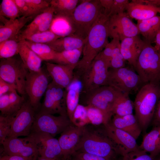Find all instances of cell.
<instances>
[{"label":"cell","instance_id":"obj_38","mask_svg":"<svg viewBox=\"0 0 160 160\" xmlns=\"http://www.w3.org/2000/svg\"><path fill=\"white\" fill-rule=\"evenodd\" d=\"M86 107L90 124L98 126L108 123L103 113L100 109L89 105Z\"/></svg>","mask_w":160,"mask_h":160},{"label":"cell","instance_id":"obj_54","mask_svg":"<svg viewBox=\"0 0 160 160\" xmlns=\"http://www.w3.org/2000/svg\"><path fill=\"white\" fill-rule=\"evenodd\" d=\"M56 160V159H55ZM55 159H49L43 157H42L38 155L37 160H55Z\"/></svg>","mask_w":160,"mask_h":160},{"label":"cell","instance_id":"obj_52","mask_svg":"<svg viewBox=\"0 0 160 160\" xmlns=\"http://www.w3.org/2000/svg\"><path fill=\"white\" fill-rule=\"evenodd\" d=\"M154 42L155 43L154 47L160 53V29L156 36Z\"/></svg>","mask_w":160,"mask_h":160},{"label":"cell","instance_id":"obj_39","mask_svg":"<svg viewBox=\"0 0 160 160\" xmlns=\"http://www.w3.org/2000/svg\"><path fill=\"white\" fill-rule=\"evenodd\" d=\"M71 122L79 127H83L89 124L86 106L78 105L73 114Z\"/></svg>","mask_w":160,"mask_h":160},{"label":"cell","instance_id":"obj_36","mask_svg":"<svg viewBox=\"0 0 160 160\" xmlns=\"http://www.w3.org/2000/svg\"><path fill=\"white\" fill-rule=\"evenodd\" d=\"M20 12L14 0H2L0 5V15L15 20L19 17Z\"/></svg>","mask_w":160,"mask_h":160},{"label":"cell","instance_id":"obj_22","mask_svg":"<svg viewBox=\"0 0 160 160\" xmlns=\"http://www.w3.org/2000/svg\"><path fill=\"white\" fill-rule=\"evenodd\" d=\"M126 13L130 17L137 20L147 19L160 13V7L142 2L140 0H132L127 5Z\"/></svg>","mask_w":160,"mask_h":160},{"label":"cell","instance_id":"obj_21","mask_svg":"<svg viewBox=\"0 0 160 160\" xmlns=\"http://www.w3.org/2000/svg\"><path fill=\"white\" fill-rule=\"evenodd\" d=\"M145 43L138 35L125 38L121 41V52L125 60L134 68Z\"/></svg>","mask_w":160,"mask_h":160},{"label":"cell","instance_id":"obj_51","mask_svg":"<svg viewBox=\"0 0 160 160\" xmlns=\"http://www.w3.org/2000/svg\"><path fill=\"white\" fill-rule=\"evenodd\" d=\"M101 6L104 9V13L108 16L113 0H100Z\"/></svg>","mask_w":160,"mask_h":160},{"label":"cell","instance_id":"obj_25","mask_svg":"<svg viewBox=\"0 0 160 160\" xmlns=\"http://www.w3.org/2000/svg\"><path fill=\"white\" fill-rule=\"evenodd\" d=\"M110 122L113 126L127 132L136 140L142 131L136 117L133 114L122 116L114 115Z\"/></svg>","mask_w":160,"mask_h":160},{"label":"cell","instance_id":"obj_35","mask_svg":"<svg viewBox=\"0 0 160 160\" xmlns=\"http://www.w3.org/2000/svg\"><path fill=\"white\" fill-rule=\"evenodd\" d=\"M19 42L16 39H11L0 43V59L12 57L18 54Z\"/></svg>","mask_w":160,"mask_h":160},{"label":"cell","instance_id":"obj_47","mask_svg":"<svg viewBox=\"0 0 160 160\" xmlns=\"http://www.w3.org/2000/svg\"><path fill=\"white\" fill-rule=\"evenodd\" d=\"M22 16L28 17L37 15L32 10L25 0H14Z\"/></svg>","mask_w":160,"mask_h":160},{"label":"cell","instance_id":"obj_53","mask_svg":"<svg viewBox=\"0 0 160 160\" xmlns=\"http://www.w3.org/2000/svg\"><path fill=\"white\" fill-rule=\"evenodd\" d=\"M144 3L151 4L155 7H160V0H140Z\"/></svg>","mask_w":160,"mask_h":160},{"label":"cell","instance_id":"obj_5","mask_svg":"<svg viewBox=\"0 0 160 160\" xmlns=\"http://www.w3.org/2000/svg\"><path fill=\"white\" fill-rule=\"evenodd\" d=\"M134 69L144 84H160V53L151 43L146 42Z\"/></svg>","mask_w":160,"mask_h":160},{"label":"cell","instance_id":"obj_55","mask_svg":"<svg viewBox=\"0 0 160 160\" xmlns=\"http://www.w3.org/2000/svg\"><path fill=\"white\" fill-rule=\"evenodd\" d=\"M39 155V154L36 155L33 158L32 160H37V158Z\"/></svg>","mask_w":160,"mask_h":160},{"label":"cell","instance_id":"obj_4","mask_svg":"<svg viewBox=\"0 0 160 160\" xmlns=\"http://www.w3.org/2000/svg\"><path fill=\"white\" fill-rule=\"evenodd\" d=\"M160 95V84H144L138 90L134 103L135 116L142 130H146L153 119Z\"/></svg>","mask_w":160,"mask_h":160},{"label":"cell","instance_id":"obj_37","mask_svg":"<svg viewBox=\"0 0 160 160\" xmlns=\"http://www.w3.org/2000/svg\"><path fill=\"white\" fill-rule=\"evenodd\" d=\"M61 37L50 30L35 33L26 37L23 39L36 43L48 44Z\"/></svg>","mask_w":160,"mask_h":160},{"label":"cell","instance_id":"obj_46","mask_svg":"<svg viewBox=\"0 0 160 160\" xmlns=\"http://www.w3.org/2000/svg\"><path fill=\"white\" fill-rule=\"evenodd\" d=\"M69 159L70 160H111L93 154L79 151L75 152Z\"/></svg>","mask_w":160,"mask_h":160},{"label":"cell","instance_id":"obj_41","mask_svg":"<svg viewBox=\"0 0 160 160\" xmlns=\"http://www.w3.org/2000/svg\"><path fill=\"white\" fill-rule=\"evenodd\" d=\"M117 160H158V157H153L140 149L129 152L119 158Z\"/></svg>","mask_w":160,"mask_h":160},{"label":"cell","instance_id":"obj_43","mask_svg":"<svg viewBox=\"0 0 160 160\" xmlns=\"http://www.w3.org/2000/svg\"><path fill=\"white\" fill-rule=\"evenodd\" d=\"M120 44L114 50L110 62V68L118 69L125 67L126 60L121 54Z\"/></svg>","mask_w":160,"mask_h":160},{"label":"cell","instance_id":"obj_50","mask_svg":"<svg viewBox=\"0 0 160 160\" xmlns=\"http://www.w3.org/2000/svg\"><path fill=\"white\" fill-rule=\"evenodd\" d=\"M34 157H25L17 155L3 154L1 156L0 160H32Z\"/></svg>","mask_w":160,"mask_h":160},{"label":"cell","instance_id":"obj_3","mask_svg":"<svg viewBox=\"0 0 160 160\" xmlns=\"http://www.w3.org/2000/svg\"><path fill=\"white\" fill-rule=\"evenodd\" d=\"M104 12L100 0L82 1L66 19L71 28L70 35L85 39L94 23Z\"/></svg>","mask_w":160,"mask_h":160},{"label":"cell","instance_id":"obj_58","mask_svg":"<svg viewBox=\"0 0 160 160\" xmlns=\"http://www.w3.org/2000/svg\"><path fill=\"white\" fill-rule=\"evenodd\" d=\"M68 160H70V159H69Z\"/></svg>","mask_w":160,"mask_h":160},{"label":"cell","instance_id":"obj_9","mask_svg":"<svg viewBox=\"0 0 160 160\" xmlns=\"http://www.w3.org/2000/svg\"><path fill=\"white\" fill-rule=\"evenodd\" d=\"M47 71L42 68L38 71H29L26 76L25 90L29 97L28 100L36 112L39 109L40 100L49 84Z\"/></svg>","mask_w":160,"mask_h":160},{"label":"cell","instance_id":"obj_6","mask_svg":"<svg viewBox=\"0 0 160 160\" xmlns=\"http://www.w3.org/2000/svg\"><path fill=\"white\" fill-rule=\"evenodd\" d=\"M28 71L20 57L15 56L0 59V78L15 84L17 92L21 96H24L26 94L25 83Z\"/></svg>","mask_w":160,"mask_h":160},{"label":"cell","instance_id":"obj_10","mask_svg":"<svg viewBox=\"0 0 160 160\" xmlns=\"http://www.w3.org/2000/svg\"><path fill=\"white\" fill-rule=\"evenodd\" d=\"M52 81L49 83L43 101L37 112L68 116L66 101L67 91Z\"/></svg>","mask_w":160,"mask_h":160},{"label":"cell","instance_id":"obj_30","mask_svg":"<svg viewBox=\"0 0 160 160\" xmlns=\"http://www.w3.org/2000/svg\"><path fill=\"white\" fill-rule=\"evenodd\" d=\"M85 39L72 35L60 38L55 40L47 44L57 52L76 49H82Z\"/></svg>","mask_w":160,"mask_h":160},{"label":"cell","instance_id":"obj_28","mask_svg":"<svg viewBox=\"0 0 160 160\" xmlns=\"http://www.w3.org/2000/svg\"><path fill=\"white\" fill-rule=\"evenodd\" d=\"M160 127H154L150 132L144 136L143 140L139 146L140 149L153 157L160 154Z\"/></svg>","mask_w":160,"mask_h":160},{"label":"cell","instance_id":"obj_57","mask_svg":"<svg viewBox=\"0 0 160 160\" xmlns=\"http://www.w3.org/2000/svg\"><path fill=\"white\" fill-rule=\"evenodd\" d=\"M159 156L158 157V160H160V154L159 155Z\"/></svg>","mask_w":160,"mask_h":160},{"label":"cell","instance_id":"obj_26","mask_svg":"<svg viewBox=\"0 0 160 160\" xmlns=\"http://www.w3.org/2000/svg\"><path fill=\"white\" fill-rule=\"evenodd\" d=\"M19 41L18 54L25 66L30 71H40L43 60L29 48L23 40Z\"/></svg>","mask_w":160,"mask_h":160},{"label":"cell","instance_id":"obj_23","mask_svg":"<svg viewBox=\"0 0 160 160\" xmlns=\"http://www.w3.org/2000/svg\"><path fill=\"white\" fill-rule=\"evenodd\" d=\"M33 16H21L15 20L4 19L0 16L1 21L4 23L0 26V43L6 40L16 39L21 29Z\"/></svg>","mask_w":160,"mask_h":160},{"label":"cell","instance_id":"obj_32","mask_svg":"<svg viewBox=\"0 0 160 160\" xmlns=\"http://www.w3.org/2000/svg\"><path fill=\"white\" fill-rule=\"evenodd\" d=\"M134 103L131 100L129 95L121 93L115 100L112 112L113 115L124 116L133 114Z\"/></svg>","mask_w":160,"mask_h":160},{"label":"cell","instance_id":"obj_14","mask_svg":"<svg viewBox=\"0 0 160 160\" xmlns=\"http://www.w3.org/2000/svg\"><path fill=\"white\" fill-rule=\"evenodd\" d=\"M108 30L109 36L117 38L120 41L125 38L134 37L140 34L137 25L124 12L109 17Z\"/></svg>","mask_w":160,"mask_h":160},{"label":"cell","instance_id":"obj_20","mask_svg":"<svg viewBox=\"0 0 160 160\" xmlns=\"http://www.w3.org/2000/svg\"><path fill=\"white\" fill-rule=\"evenodd\" d=\"M46 70L53 81L57 85L66 89L73 79L74 68L67 65L49 62L45 63Z\"/></svg>","mask_w":160,"mask_h":160},{"label":"cell","instance_id":"obj_11","mask_svg":"<svg viewBox=\"0 0 160 160\" xmlns=\"http://www.w3.org/2000/svg\"><path fill=\"white\" fill-rule=\"evenodd\" d=\"M109 66L104 60L97 56L87 69L82 73L83 88L86 92L107 86Z\"/></svg>","mask_w":160,"mask_h":160},{"label":"cell","instance_id":"obj_44","mask_svg":"<svg viewBox=\"0 0 160 160\" xmlns=\"http://www.w3.org/2000/svg\"><path fill=\"white\" fill-rule=\"evenodd\" d=\"M36 15L41 13L50 6V1L25 0Z\"/></svg>","mask_w":160,"mask_h":160},{"label":"cell","instance_id":"obj_13","mask_svg":"<svg viewBox=\"0 0 160 160\" xmlns=\"http://www.w3.org/2000/svg\"><path fill=\"white\" fill-rule=\"evenodd\" d=\"M36 112L28 99L13 115L10 133L7 137L28 136L30 133Z\"/></svg>","mask_w":160,"mask_h":160},{"label":"cell","instance_id":"obj_34","mask_svg":"<svg viewBox=\"0 0 160 160\" xmlns=\"http://www.w3.org/2000/svg\"><path fill=\"white\" fill-rule=\"evenodd\" d=\"M27 45L42 60H54L57 52L46 44L38 43L23 40Z\"/></svg>","mask_w":160,"mask_h":160},{"label":"cell","instance_id":"obj_27","mask_svg":"<svg viewBox=\"0 0 160 160\" xmlns=\"http://www.w3.org/2000/svg\"><path fill=\"white\" fill-rule=\"evenodd\" d=\"M83 88L81 81L73 78L66 89V105L68 116L71 122L74 111L79 104L80 92Z\"/></svg>","mask_w":160,"mask_h":160},{"label":"cell","instance_id":"obj_18","mask_svg":"<svg viewBox=\"0 0 160 160\" xmlns=\"http://www.w3.org/2000/svg\"><path fill=\"white\" fill-rule=\"evenodd\" d=\"M84 127H79L72 123L60 134L58 140L64 160H68L75 152L83 132Z\"/></svg>","mask_w":160,"mask_h":160},{"label":"cell","instance_id":"obj_42","mask_svg":"<svg viewBox=\"0 0 160 160\" xmlns=\"http://www.w3.org/2000/svg\"><path fill=\"white\" fill-rule=\"evenodd\" d=\"M120 44V40L116 38H113L106 45L103 49L97 55L107 62L109 65L110 62L114 49Z\"/></svg>","mask_w":160,"mask_h":160},{"label":"cell","instance_id":"obj_59","mask_svg":"<svg viewBox=\"0 0 160 160\" xmlns=\"http://www.w3.org/2000/svg\"></svg>","mask_w":160,"mask_h":160},{"label":"cell","instance_id":"obj_24","mask_svg":"<svg viewBox=\"0 0 160 160\" xmlns=\"http://www.w3.org/2000/svg\"><path fill=\"white\" fill-rule=\"evenodd\" d=\"M24 96L20 95L16 90L0 96L1 115L9 116L16 113L26 101Z\"/></svg>","mask_w":160,"mask_h":160},{"label":"cell","instance_id":"obj_17","mask_svg":"<svg viewBox=\"0 0 160 160\" xmlns=\"http://www.w3.org/2000/svg\"><path fill=\"white\" fill-rule=\"evenodd\" d=\"M104 125L108 135L116 147L119 156H123L140 149L136 140L130 135L115 127L110 122Z\"/></svg>","mask_w":160,"mask_h":160},{"label":"cell","instance_id":"obj_19","mask_svg":"<svg viewBox=\"0 0 160 160\" xmlns=\"http://www.w3.org/2000/svg\"><path fill=\"white\" fill-rule=\"evenodd\" d=\"M54 11L50 6L41 13L36 16L33 20L24 30L18 35L16 39L19 41L32 34L49 30L53 20Z\"/></svg>","mask_w":160,"mask_h":160},{"label":"cell","instance_id":"obj_7","mask_svg":"<svg viewBox=\"0 0 160 160\" xmlns=\"http://www.w3.org/2000/svg\"><path fill=\"white\" fill-rule=\"evenodd\" d=\"M144 84L137 73L131 68L125 67L109 70L107 86L122 93L129 95L138 90Z\"/></svg>","mask_w":160,"mask_h":160},{"label":"cell","instance_id":"obj_15","mask_svg":"<svg viewBox=\"0 0 160 160\" xmlns=\"http://www.w3.org/2000/svg\"><path fill=\"white\" fill-rule=\"evenodd\" d=\"M28 136L33 141L39 156L55 160L63 158L62 152L58 139L50 134L31 131Z\"/></svg>","mask_w":160,"mask_h":160},{"label":"cell","instance_id":"obj_40","mask_svg":"<svg viewBox=\"0 0 160 160\" xmlns=\"http://www.w3.org/2000/svg\"><path fill=\"white\" fill-rule=\"evenodd\" d=\"M13 115L0 116V143L2 144L10 133Z\"/></svg>","mask_w":160,"mask_h":160},{"label":"cell","instance_id":"obj_33","mask_svg":"<svg viewBox=\"0 0 160 160\" xmlns=\"http://www.w3.org/2000/svg\"><path fill=\"white\" fill-rule=\"evenodd\" d=\"M82 49H76L57 52L54 61L59 64L68 65L74 68L79 62Z\"/></svg>","mask_w":160,"mask_h":160},{"label":"cell","instance_id":"obj_16","mask_svg":"<svg viewBox=\"0 0 160 160\" xmlns=\"http://www.w3.org/2000/svg\"><path fill=\"white\" fill-rule=\"evenodd\" d=\"M2 145L4 154L31 157L38 154L33 141L29 136L24 138L7 137Z\"/></svg>","mask_w":160,"mask_h":160},{"label":"cell","instance_id":"obj_49","mask_svg":"<svg viewBox=\"0 0 160 160\" xmlns=\"http://www.w3.org/2000/svg\"><path fill=\"white\" fill-rule=\"evenodd\" d=\"M151 121L154 127H160V95Z\"/></svg>","mask_w":160,"mask_h":160},{"label":"cell","instance_id":"obj_12","mask_svg":"<svg viewBox=\"0 0 160 160\" xmlns=\"http://www.w3.org/2000/svg\"><path fill=\"white\" fill-rule=\"evenodd\" d=\"M72 123L68 116H56L38 111L36 112L31 131L48 133L54 137L62 133Z\"/></svg>","mask_w":160,"mask_h":160},{"label":"cell","instance_id":"obj_48","mask_svg":"<svg viewBox=\"0 0 160 160\" xmlns=\"http://www.w3.org/2000/svg\"><path fill=\"white\" fill-rule=\"evenodd\" d=\"M17 88L14 84L7 82L0 78V96L9 93Z\"/></svg>","mask_w":160,"mask_h":160},{"label":"cell","instance_id":"obj_29","mask_svg":"<svg viewBox=\"0 0 160 160\" xmlns=\"http://www.w3.org/2000/svg\"><path fill=\"white\" fill-rule=\"evenodd\" d=\"M140 34L145 39V41L151 44L160 29V16H156L146 20H137V24Z\"/></svg>","mask_w":160,"mask_h":160},{"label":"cell","instance_id":"obj_45","mask_svg":"<svg viewBox=\"0 0 160 160\" xmlns=\"http://www.w3.org/2000/svg\"><path fill=\"white\" fill-rule=\"evenodd\" d=\"M129 2L128 0H113L108 16L110 17L124 12Z\"/></svg>","mask_w":160,"mask_h":160},{"label":"cell","instance_id":"obj_8","mask_svg":"<svg viewBox=\"0 0 160 160\" xmlns=\"http://www.w3.org/2000/svg\"><path fill=\"white\" fill-rule=\"evenodd\" d=\"M87 105L94 106L101 111L108 123L113 115V107L116 98L121 93L109 86H104L87 92Z\"/></svg>","mask_w":160,"mask_h":160},{"label":"cell","instance_id":"obj_31","mask_svg":"<svg viewBox=\"0 0 160 160\" xmlns=\"http://www.w3.org/2000/svg\"><path fill=\"white\" fill-rule=\"evenodd\" d=\"M79 2L78 0H52L50 6L53 8L56 17L67 19L73 13Z\"/></svg>","mask_w":160,"mask_h":160},{"label":"cell","instance_id":"obj_56","mask_svg":"<svg viewBox=\"0 0 160 160\" xmlns=\"http://www.w3.org/2000/svg\"><path fill=\"white\" fill-rule=\"evenodd\" d=\"M55 160H64L63 158H58L57 159Z\"/></svg>","mask_w":160,"mask_h":160},{"label":"cell","instance_id":"obj_2","mask_svg":"<svg viewBox=\"0 0 160 160\" xmlns=\"http://www.w3.org/2000/svg\"><path fill=\"white\" fill-rule=\"evenodd\" d=\"M109 17L104 12L102 13L89 30L83 48L82 58L76 67L80 73H83L87 69L108 43Z\"/></svg>","mask_w":160,"mask_h":160},{"label":"cell","instance_id":"obj_1","mask_svg":"<svg viewBox=\"0 0 160 160\" xmlns=\"http://www.w3.org/2000/svg\"><path fill=\"white\" fill-rule=\"evenodd\" d=\"M76 151L85 152L111 160H117L119 156L104 124L95 126L89 124L84 127Z\"/></svg>","mask_w":160,"mask_h":160}]
</instances>
